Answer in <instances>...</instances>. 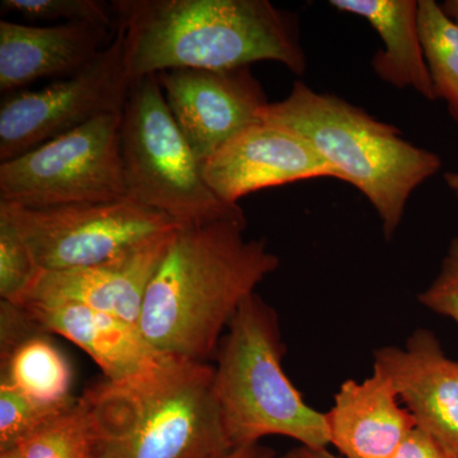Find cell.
<instances>
[{
    "label": "cell",
    "mask_w": 458,
    "mask_h": 458,
    "mask_svg": "<svg viewBox=\"0 0 458 458\" xmlns=\"http://www.w3.org/2000/svg\"><path fill=\"white\" fill-rule=\"evenodd\" d=\"M245 228L223 221L176 232L138 324L157 352L209 360L243 301L278 269V256L265 241L246 238Z\"/></svg>",
    "instance_id": "1"
},
{
    "label": "cell",
    "mask_w": 458,
    "mask_h": 458,
    "mask_svg": "<svg viewBox=\"0 0 458 458\" xmlns=\"http://www.w3.org/2000/svg\"><path fill=\"white\" fill-rule=\"evenodd\" d=\"M131 82L174 69L276 62L306 72L297 18L267 0H114Z\"/></svg>",
    "instance_id": "2"
},
{
    "label": "cell",
    "mask_w": 458,
    "mask_h": 458,
    "mask_svg": "<svg viewBox=\"0 0 458 458\" xmlns=\"http://www.w3.org/2000/svg\"><path fill=\"white\" fill-rule=\"evenodd\" d=\"M214 367L168 355L155 369L84 391L95 458H213L233 448L216 394Z\"/></svg>",
    "instance_id": "3"
},
{
    "label": "cell",
    "mask_w": 458,
    "mask_h": 458,
    "mask_svg": "<svg viewBox=\"0 0 458 458\" xmlns=\"http://www.w3.org/2000/svg\"><path fill=\"white\" fill-rule=\"evenodd\" d=\"M259 120L309 141L375 208L387 240L396 233L412 192L442 167L441 157L410 143L396 126L301 81L284 99L262 108Z\"/></svg>",
    "instance_id": "4"
},
{
    "label": "cell",
    "mask_w": 458,
    "mask_h": 458,
    "mask_svg": "<svg viewBox=\"0 0 458 458\" xmlns=\"http://www.w3.org/2000/svg\"><path fill=\"white\" fill-rule=\"evenodd\" d=\"M276 310L259 294L247 297L216 352L214 394L233 447L269 436L310 448L330 445L327 415L306 403L283 367Z\"/></svg>",
    "instance_id": "5"
},
{
    "label": "cell",
    "mask_w": 458,
    "mask_h": 458,
    "mask_svg": "<svg viewBox=\"0 0 458 458\" xmlns=\"http://www.w3.org/2000/svg\"><path fill=\"white\" fill-rule=\"evenodd\" d=\"M120 147L128 197L181 227L246 222L240 205L223 201L172 114L157 75L131 83L122 111Z\"/></svg>",
    "instance_id": "6"
},
{
    "label": "cell",
    "mask_w": 458,
    "mask_h": 458,
    "mask_svg": "<svg viewBox=\"0 0 458 458\" xmlns=\"http://www.w3.org/2000/svg\"><path fill=\"white\" fill-rule=\"evenodd\" d=\"M122 114L99 116L0 165V201L64 207L128 197L120 147Z\"/></svg>",
    "instance_id": "7"
},
{
    "label": "cell",
    "mask_w": 458,
    "mask_h": 458,
    "mask_svg": "<svg viewBox=\"0 0 458 458\" xmlns=\"http://www.w3.org/2000/svg\"><path fill=\"white\" fill-rule=\"evenodd\" d=\"M42 271L92 267L181 228L170 216L129 197L64 207L0 201Z\"/></svg>",
    "instance_id": "8"
},
{
    "label": "cell",
    "mask_w": 458,
    "mask_h": 458,
    "mask_svg": "<svg viewBox=\"0 0 458 458\" xmlns=\"http://www.w3.org/2000/svg\"><path fill=\"white\" fill-rule=\"evenodd\" d=\"M131 82L123 62V35L113 38L90 64L40 89L3 96L0 161L29 152L108 114H122Z\"/></svg>",
    "instance_id": "9"
},
{
    "label": "cell",
    "mask_w": 458,
    "mask_h": 458,
    "mask_svg": "<svg viewBox=\"0 0 458 458\" xmlns=\"http://www.w3.org/2000/svg\"><path fill=\"white\" fill-rule=\"evenodd\" d=\"M156 75L177 125L201 164L258 123L259 114L269 104L251 66L174 69Z\"/></svg>",
    "instance_id": "10"
},
{
    "label": "cell",
    "mask_w": 458,
    "mask_h": 458,
    "mask_svg": "<svg viewBox=\"0 0 458 458\" xmlns=\"http://www.w3.org/2000/svg\"><path fill=\"white\" fill-rule=\"evenodd\" d=\"M204 179L225 203L297 181L343 180L301 135L283 126L252 123L201 164Z\"/></svg>",
    "instance_id": "11"
},
{
    "label": "cell",
    "mask_w": 458,
    "mask_h": 458,
    "mask_svg": "<svg viewBox=\"0 0 458 458\" xmlns=\"http://www.w3.org/2000/svg\"><path fill=\"white\" fill-rule=\"evenodd\" d=\"M179 229L148 240L101 264L42 271L21 307L81 304L138 327L148 286Z\"/></svg>",
    "instance_id": "12"
},
{
    "label": "cell",
    "mask_w": 458,
    "mask_h": 458,
    "mask_svg": "<svg viewBox=\"0 0 458 458\" xmlns=\"http://www.w3.org/2000/svg\"><path fill=\"white\" fill-rule=\"evenodd\" d=\"M373 369L393 384L418 429L458 458V361L445 355L432 331H414L403 348L378 349Z\"/></svg>",
    "instance_id": "13"
},
{
    "label": "cell",
    "mask_w": 458,
    "mask_h": 458,
    "mask_svg": "<svg viewBox=\"0 0 458 458\" xmlns=\"http://www.w3.org/2000/svg\"><path fill=\"white\" fill-rule=\"evenodd\" d=\"M114 31L92 23L36 26L0 21L3 96L45 78L64 80L77 74L107 47Z\"/></svg>",
    "instance_id": "14"
},
{
    "label": "cell",
    "mask_w": 458,
    "mask_h": 458,
    "mask_svg": "<svg viewBox=\"0 0 458 458\" xmlns=\"http://www.w3.org/2000/svg\"><path fill=\"white\" fill-rule=\"evenodd\" d=\"M327 415L330 445L343 458H391L417 428L393 384L378 370L340 385Z\"/></svg>",
    "instance_id": "15"
},
{
    "label": "cell",
    "mask_w": 458,
    "mask_h": 458,
    "mask_svg": "<svg viewBox=\"0 0 458 458\" xmlns=\"http://www.w3.org/2000/svg\"><path fill=\"white\" fill-rule=\"evenodd\" d=\"M23 309L45 333L80 346L110 381L140 375L168 357L147 342L140 327L107 313L73 303L27 304Z\"/></svg>",
    "instance_id": "16"
},
{
    "label": "cell",
    "mask_w": 458,
    "mask_h": 458,
    "mask_svg": "<svg viewBox=\"0 0 458 458\" xmlns=\"http://www.w3.org/2000/svg\"><path fill=\"white\" fill-rule=\"evenodd\" d=\"M330 5L364 18L378 33L385 49L372 57L377 77L394 89H412L428 101L436 99L421 47L417 0H331Z\"/></svg>",
    "instance_id": "17"
},
{
    "label": "cell",
    "mask_w": 458,
    "mask_h": 458,
    "mask_svg": "<svg viewBox=\"0 0 458 458\" xmlns=\"http://www.w3.org/2000/svg\"><path fill=\"white\" fill-rule=\"evenodd\" d=\"M71 364L59 348L44 335L35 334L20 344L2 361V382L40 403H71Z\"/></svg>",
    "instance_id": "18"
},
{
    "label": "cell",
    "mask_w": 458,
    "mask_h": 458,
    "mask_svg": "<svg viewBox=\"0 0 458 458\" xmlns=\"http://www.w3.org/2000/svg\"><path fill=\"white\" fill-rule=\"evenodd\" d=\"M419 32L434 98L458 123V25L434 0H419Z\"/></svg>",
    "instance_id": "19"
},
{
    "label": "cell",
    "mask_w": 458,
    "mask_h": 458,
    "mask_svg": "<svg viewBox=\"0 0 458 458\" xmlns=\"http://www.w3.org/2000/svg\"><path fill=\"white\" fill-rule=\"evenodd\" d=\"M16 445L21 458H95V429L82 397Z\"/></svg>",
    "instance_id": "20"
},
{
    "label": "cell",
    "mask_w": 458,
    "mask_h": 458,
    "mask_svg": "<svg viewBox=\"0 0 458 458\" xmlns=\"http://www.w3.org/2000/svg\"><path fill=\"white\" fill-rule=\"evenodd\" d=\"M42 270L16 225L0 209V297L22 306Z\"/></svg>",
    "instance_id": "21"
},
{
    "label": "cell",
    "mask_w": 458,
    "mask_h": 458,
    "mask_svg": "<svg viewBox=\"0 0 458 458\" xmlns=\"http://www.w3.org/2000/svg\"><path fill=\"white\" fill-rule=\"evenodd\" d=\"M71 403L50 405L20 393L5 382H0V450L16 445L27 437L62 414Z\"/></svg>",
    "instance_id": "22"
},
{
    "label": "cell",
    "mask_w": 458,
    "mask_h": 458,
    "mask_svg": "<svg viewBox=\"0 0 458 458\" xmlns=\"http://www.w3.org/2000/svg\"><path fill=\"white\" fill-rule=\"evenodd\" d=\"M2 13L21 14L30 21H64L114 29L111 3L99 0H2Z\"/></svg>",
    "instance_id": "23"
},
{
    "label": "cell",
    "mask_w": 458,
    "mask_h": 458,
    "mask_svg": "<svg viewBox=\"0 0 458 458\" xmlns=\"http://www.w3.org/2000/svg\"><path fill=\"white\" fill-rule=\"evenodd\" d=\"M418 300L426 309L458 324V237L451 241L438 276Z\"/></svg>",
    "instance_id": "24"
},
{
    "label": "cell",
    "mask_w": 458,
    "mask_h": 458,
    "mask_svg": "<svg viewBox=\"0 0 458 458\" xmlns=\"http://www.w3.org/2000/svg\"><path fill=\"white\" fill-rule=\"evenodd\" d=\"M45 333L23 307L0 302V360H5L11 352L35 334Z\"/></svg>",
    "instance_id": "25"
},
{
    "label": "cell",
    "mask_w": 458,
    "mask_h": 458,
    "mask_svg": "<svg viewBox=\"0 0 458 458\" xmlns=\"http://www.w3.org/2000/svg\"><path fill=\"white\" fill-rule=\"evenodd\" d=\"M391 458H456L432 437L415 428Z\"/></svg>",
    "instance_id": "26"
},
{
    "label": "cell",
    "mask_w": 458,
    "mask_h": 458,
    "mask_svg": "<svg viewBox=\"0 0 458 458\" xmlns=\"http://www.w3.org/2000/svg\"><path fill=\"white\" fill-rule=\"evenodd\" d=\"M213 458H276L273 451L264 447L260 443L255 445H237L221 456Z\"/></svg>",
    "instance_id": "27"
},
{
    "label": "cell",
    "mask_w": 458,
    "mask_h": 458,
    "mask_svg": "<svg viewBox=\"0 0 458 458\" xmlns=\"http://www.w3.org/2000/svg\"><path fill=\"white\" fill-rule=\"evenodd\" d=\"M278 458H343L340 454H334L327 448H310L300 445L293 450L286 452Z\"/></svg>",
    "instance_id": "28"
},
{
    "label": "cell",
    "mask_w": 458,
    "mask_h": 458,
    "mask_svg": "<svg viewBox=\"0 0 458 458\" xmlns=\"http://www.w3.org/2000/svg\"><path fill=\"white\" fill-rule=\"evenodd\" d=\"M441 5L445 13L458 25V0H445Z\"/></svg>",
    "instance_id": "29"
},
{
    "label": "cell",
    "mask_w": 458,
    "mask_h": 458,
    "mask_svg": "<svg viewBox=\"0 0 458 458\" xmlns=\"http://www.w3.org/2000/svg\"><path fill=\"white\" fill-rule=\"evenodd\" d=\"M445 181L447 183L448 189L454 192V198L458 201V172L451 171L445 174Z\"/></svg>",
    "instance_id": "30"
},
{
    "label": "cell",
    "mask_w": 458,
    "mask_h": 458,
    "mask_svg": "<svg viewBox=\"0 0 458 458\" xmlns=\"http://www.w3.org/2000/svg\"><path fill=\"white\" fill-rule=\"evenodd\" d=\"M0 458H21L20 451H18L17 445H12V447L0 450Z\"/></svg>",
    "instance_id": "31"
}]
</instances>
